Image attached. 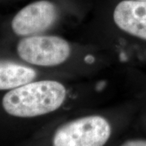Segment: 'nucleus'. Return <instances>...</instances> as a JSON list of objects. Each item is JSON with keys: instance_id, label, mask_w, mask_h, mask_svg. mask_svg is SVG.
I'll return each mask as SVG.
<instances>
[{"instance_id": "obj_1", "label": "nucleus", "mask_w": 146, "mask_h": 146, "mask_svg": "<svg viewBox=\"0 0 146 146\" xmlns=\"http://www.w3.org/2000/svg\"><path fill=\"white\" fill-rule=\"evenodd\" d=\"M66 97L67 90L63 84L51 80H35L3 92L0 107L11 117L34 118L58 109Z\"/></svg>"}, {"instance_id": "obj_2", "label": "nucleus", "mask_w": 146, "mask_h": 146, "mask_svg": "<svg viewBox=\"0 0 146 146\" xmlns=\"http://www.w3.org/2000/svg\"><path fill=\"white\" fill-rule=\"evenodd\" d=\"M12 50L17 61L33 67L57 66L71 54L70 45L65 39L42 34L18 37Z\"/></svg>"}, {"instance_id": "obj_3", "label": "nucleus", "mask_w": 146, "mask_h": 146, "mask_svg": "<svg viewBox=\"0 0 146 146\" xmlns=\"http://www.w3.org/2000/svg\"><path fill=\"white\" fill-rule=\"evenodd\" d=\"M110 134L107 120L99 115H90L59 127L53 137V146H104Z\"/></svg>"}, {"instance_id": "obj_4", "label": "nucleus", "mask_w": 146, "mask_h": 146, "mask_svg": "<svg viewBox=\"0 0 146 146\" xmlns=\"http://www.w3.org/2000/svg\"><path fill=\"white\" fill-rule=\"evenodd\" d=\"M57 17V7L51 1L37 0L18 11L11 18L7 29L16 38L39 35L52 26Z\"/></svg>"}, {"instance_id": "obj_5", "label": "nucleus", "mask_w": 146, "mask_h": 146, "mask_svg": "<svg viewBox=\"0 0 146 146\" xmlns=\"http://www.w3.org/2000/svg\"><path fill=\"white\" fill-rule=\"evenodd\" d=\"M113 20L121 30L146 41V1L123 0L113 12Z\"/></svg>"}, {"instance_id": "obj_6", "label": "nucleus", "mask_w": 146, "mask_h": 146, "mask_svg": "<svg viewBox=\"0 0 146 146\" xmlns=\"http://www.w3.org/2000/svg\"><path fill=\"white\" fill-rule=\"evenodd\" d=\"M36 77L37 72L34 67L0 56V93L29 83Z\"/></svg>"}, {"instance_id": "obj_7", "label": "nucleus", "mask_w": 146, "mask_h": 146, "mask_svg": "<svg viewBox=\"0 0 146 146\" xmlns=\"http://www.w3.org/2000/svg\"><path fill=\"white\" fill-rule=\"evenodd\" d=\"M121 146H146V141L144 140H131L126 141Z\"/></svg>"}, {"instance_id": "obj_8", "label": "nucleus", "mask_w": 146, "mask_h": 146, "mask_svg": "<svg viewBox=\"0 0 146 146\" xmlns=\"http://www.w3.org/2000/svg\"><path fill=\"white\" fill-rule=\"evenodd\" d=\"M145 1H146V0H145Z\"/></svg>"}]
</instances>
